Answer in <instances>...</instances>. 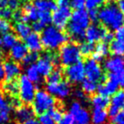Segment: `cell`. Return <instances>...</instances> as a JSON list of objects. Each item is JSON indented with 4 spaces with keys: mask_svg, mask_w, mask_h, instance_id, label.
Returning a JSON list of instances; mask_svg holds the SVG:
<instances>
[{
    "mask_svg": "<svg viewBox=\"0 0 124 124\" xmlns=\"http://www.w3.org/2000/svg\"><path fill=\"white\" fill-rule=\"evenodd\" d=\"M90 25V20L88 11L84 9L75 10L72 13L67 27L69 36L76 42H81L85 39V33Z\"/></svg>",
    "mask_w": 124,
    "mask_h": 124,
    "instance_id": "1",
    "label": "cell"
},
{
    "mask_svg": "<svg viewBox=\"0 0 124 124\" xmlns=\"http://www.w3.org/2000/svg\"><path fill=\"white\" fill-rule=\"evenodd\" d=\"M98 20L110 30L116 31L123 26V15L121 13L116 3H108L98 10Z\"/></svg>",
    "mask_w": 124,
    "mask_h": 124,
    "instance_id": "2",
    "label": "cell"
},
{
    "mask_svg": "<svg viewBox=\"0 0 124 124\" xmlns=\"http://www.w3.org/2000/svg\"><path fill=\"white\" fill-rule=\"evenodd\" d=\"M40 38L42 47L48 50L57 49L68 41V36L63 31L51 25L43 29Z\"/></svg>",
    "mask_w": 124,
    "mask_h": 124,
    "instance_id": "3",
    "label": "cell"
},
{
    "mask_svg": "<svg viewBox=\"0 0 124 124\" xmlns=\"http://www.w3.org/2000/svg\"><path fill=\"white\" fill-rule=\"evenodd\" d=\"M32 103V110L34 113L41 116L44 113H46L52 108L55 107L56 99L46 90L40 89L36 92Z\"/></svg>",
    "mask_w": 124,
    "mask_h": 124,
    "instance_id": "4",
    "label": "cell"
},
{
    "mask_svg": "<svg viewBox=\"0 0 124 124\" xmlns=\"http://www.w3.org/2000/svg\"><path fill=\"white\" fill-rule=\"evenodd\" d=\"M81 54L76 43H68L63 44L59 50L58 60L64 66H69L80 61Z\"/></svg>",
    "mask_w": 124,
    "mask_h": 124,
    "instance_id": "5",
    "label": "cell"
},
{
    "mask_svg": "<svg viewBox=\"0 0 124 124\" xmlns=\"http://www.w3.org/2000/svg\"><path fill=\"white\" fill-rule=\"evenodd\" d=\"M36 90L35 84L26 77L25 74L20 76L18 82V94L22 103L26 105L31 104L34 100Z\"/></svg>",
    "mask_w": 124,
    "mask_h": 124,
    "instance_id": "6",
    "label": "cell"
},
{
    "mask_svg": "<svg viewBox=\"0 0 124 124\" xmlns=\"http://www.w3.org/2000/svg\"><path fill=\"white\" fill-rule=\"evenodd\" d=\"M58 61V58L51 53H45L39 57L36 63V66L41 77H46L52 71L54 66Z\"/></svg>",
    "mask_w": 124,
    "mask_h": 124,
    "instance_id": "7",
    "label": "cell"
},
{
    "mask_svg": "<svg viewBox=\"0 0 124 124\" xmlns=\"http://www.w3.org/2000/svg\"><path fill=\"white\" fill-rule=\"evenodd\" d=\"M84 65H85V76L87 77V79L96 83L104 80V71L102 69V66L98 61L92 58L88 59L85 61V64Z\"/></svg>",
    "mask_w": 124,
    "mask_h": 124,
    "instance_id": "8",
    "label": "cell"
},
{
    "mask_svg": "<svg viewBox=\"0 0 124 124\" xmlns=\"http://www.w3.org/2000/svg\"><path fill=\"white\" fill-rule=\"evenodd\" d=\"M72 11L70 6L57 7L52 15V22L53 26L57 28L62 30L67 27L69 21L70 20Z\"/></svg>",
    "mask_w": 124,
    "mask_h": 124,
    "instance_id": "9",
    "label": "cell"
},
{
    "mask_svg": "<svg viewBox=\"0 0 124 124\" xmlns=\"http://www.w3.org/2000/svg\"><path fill=\"white\" fill-rule=\"evenodd\" d=\"M46 92L53 98L64 99L71 94V86L68 82L61 81L57 83H48L46 85Z\"/></svg>",
    "mask_w": 124,
    "mask_h": 124,
    "instance_id": "10",
    "label": "cell"
},
{
    "mask_svg": "<svg viewBox=\"0 0 124 124\" xmlns=\"http://www.w3.org/2000/svg\"><path fill=\"white\" fill-rule=\"evenodd\" d=\"M65 76L70 83L77 84L82 83L85 79V65L83 62L78 61L75 64L68 66L65 71Z\"/></svg>",
    "mask_w": 124,
    "mask_h": 124,
    "instance_id": "11",
    "label": "cell"
},
{
    "mask_svg": "<svg viewBox=\"0 0 124 124\" xmlns=\"http://www.w3.org/2000/svg\"><path fill=\"white\" fill-rule=\"evenodd\" d=\"M118 88H119V85L115 76H113V74H110L106 81L97 86L96 91H98L100 95L109 97V96H112L116 93L118 90Z\"/></svg>",
    "mask_w": 124,
    "mask_h": 124,
    "instance_id": "12",
    "label": "cell"
},
{
    "mask_svg": "<svg viewBox=\"0 0 124 124\" xmlns=\"http://www.w3.org/2000/svg\"><path fill=\"white\" fill-rule=\"evenodd\" d=\"M124 108V89L117 90L112 95L109 105L108 116L111 118L114 117L119 111H123Z\"/></svg>",
    "mask_w": 124,
    "mask_h": 124,
    "instance_id": "13",
    "label": "cell"
},
{
    "mask_svg": "<svg viewBox=\"0 0 124 124\" xmlns=\"http://www.w3.org/2000/svg\"><path fill=\"white\" fill-rule=\"evenodd\" d=\"M104 68L110 74H116L124 70V57L112 55L104 62Z\"/></svg>",
    "mask_w": 124,
    "mask_h": 124,
    "instance_id": "14",
    "label": "cell"
},
{
    "mask_svg": "<svg viewBox=\"0 0 124 124\" xmlns=\"http://www.w3.org/2000/svg\"><path fill=\"white\" fill-rule=\"evenodd\" d=\"M106 30L101 26L97 24H92L88 27L85 33V38L87 40V42L91 44L99 42L100 40H102V38L104 36Z\"/></svg>",
    "mask_w": 124,
    "mask_h": 124,
    "instance_id": "15",
    "label": "cell"
},
{
    "mask_svg": "<svg viewBox=\"0 0 124 124\" xmlns=\"http://www.w3.org/2000/svg\"><path fill=\"white\" fill-rule=\"evenodd\" d=\"M5 72V80L7 83L13 82L15 78L20 76L21 72V67L17 62L13 60H8L3 64Z\"/></svg>",
    "mask_w": 124,
    "mask_h": 124,
    "instance_id": "16",
    "label": "cell"
},
{
    "mask_svg": "<svg viewBox=\"0 0 124 124\" xmlns=\"http://www.w3.org/2000/svg\"><path fill=\"white\" fill-rule=\"evenodd\" d=\"M25 43L28 50H31V52H38L42 50V44H41V38L38 33L31 32L27 38H25Z\"/></svg>",
    "mask_w": 124,
    "mask_h": 124,
    "instance_id": "17",
    "label": "cell"
},
{
    "mask_svg": "<svg viewBox=\"0 0 124 124\" xmlns=\"http://www.w3.org/2000/svg\"><path fill=\"white\" fill-rule=\"evenodd\" d=\"M28 49L25 45V43L17 42L11 48H10L9 56L13 60V61H22L25 56L27 55Z\"/></svg>",
    "mask_w": 124,
    "mask_h": 124,
    "instance_id": "18",
    "label": "cell"
},
{
    "mask_svg": "<svg viewBox=\"0 0 124 124\" xmlns=\"http://www.w3.org/2000/svg\"><path fill=\"white\" fill-rule=\"evenodd\" d=\"M35 113L32 110V107L30 105H20L17 108L15 111V118L19 123L22 124L25 123L26 121L30 119H32Z\"/></svg>",
    "mask_w": 124,
    "mask_h": 124,
    "instance_id": "19",
    "label": "cell"
},
{
    "mask_svg": "<svg viewBox=\"0 0 124 124\" xmlns=\"http://www.w3.org/2000/svg\"><path fill=\"white\" fill-rule=\"evenodd\" d=\"M23 18L21 22L27 23L29 21H37L38 16H39V11L35 8V6L32 3H27L24 5L23 8Z\"/></svg>",
    "mask_w": 124,
    "mask_h": 124,
    "instance_id": "20",
    "label": "cell"
},
{
    "mask_svg": "<svg viewBox=\"0 0 124 124\" xmlns=\"http://www.w3.org/2000/svg\"><path fill=\"white\" fill-rule=\"evenodd\" d=\"M25 76L31 82H32L35 84L36 88H39L42 83V77L39 74L37 71V68L36 66V64L31 65L27 66L25 70Z\"/></svg>",
    "mask_w": 124,
    "mask_h": 124,
    "instance_id": "21",
    "label": "cell"
},
{
    "mask_svg": "<svg viewBox=\"0 0 124 124\" xmlns=\"http://www.w3.org/2000/svg\"><path fill=\"white\" fill-rule=\"evenodd\" d=\"M11 106L0 93V124L5 123L9 120Z\"/></svg>",
    "mask_w": 124,
    "mask_h": 124,
    "instance_id": "22",
    "label": "cell"
},
{
    "mask_svg": "<svg viewBox=\"0 0 124 124\" xmlns=\"http://www.w3.org/2000/svg\"><path fill=\"white\" fill-rule=\"evenodd\" d=\"M33 5L39 12L54 11L57 7L54 0H35Z\"/></svg>",
    "mask_w": 124,
    "mask_h": 124,
    "instance_id": "23",
    "label": "cell"
},
{
    "mask_svg": "<svg viewBox=\"0 0 124 124\" xmlns=\"http://www.w3.org/2000/svg\"><path fill=\"white\" fill-rule=\"evenodd\" d=\"M110 52L109 47L105 43H97L96 46L94 48L93 52V58L96 61H101L103 60L108 55Z\"/></svg>",
    "mask_w": 124,
    "mask_h": 124,
    "instance_id": "24",
    "label": "cell"
},
{
    "mask_svg": "<svg viewBox=\"0 0 124 124\" xmlns=\"http://www.w3.org/2000/svg\"><path fill=\"white\" fill-rule=\"evenodd\" d=\"M91 122L93 124H106L108 121V113L106 110L94 109L90 114Z\"/></svg>",
    "mask_w": 124,
    "mask_h": 124,
    "instance_id": "25",
    "label": "cell"
},
{
    "mask_svg": "<svg viewBox=\"0 0 124 124\" xmlns=\"http://www.w3.org/2000/svg\"><path fill=\"white\" fill-rule=\"evenodd\" d=\"M75 124H90L91 123L90 113L85 108L81 107L73 115Z\"/></svg>",
    "mask_w": 124,
    "mask_h": 124,
    "instance_id": "26",
    "label": "cell"
},
{
    "mask_svg": "<svg viewBox=\"0 0 124 124\" xmlns=\"http://www.w3.org/2000/svg\"><path fill=\"white\" fill-rule=\"evenodd\" d=\"M31 27L28 23L24 22H16L15 25V31L17 36L20 37L22 39H25L31 33Z\"/></svg>",
    "mask_w": 124,
    "mask_h": 124,
    "instance_id": "27",
    "label": "cell"
},
{
    "mask_svg": "<svg viewBox=\"0 0 124 124\" xmlns=\"http://www.w3.org/2000/svg\"><path fill=\"white\" fill-rule=\"evenodd\" d=\"M91 105H93L94 109L106 110V108L110 105V99L108 97L97 94L91 98Z\"/></svg>",
    "mask_w": 124,
    "mask_h": 124,
    "instance_id": "28",
    "label": "cell"
},
{
    "mask_svg": "<svg viewBox=\"0 0 124 124\" xmlns=\"http://www.w3.org/2000/svg\"><path fill=\"white\" fill-rule=\"evenodd\" d=\"M2 48L4 49H10L18 42L17 37L14 33L8 32L2 35Z\"/></svg>",
    "mask_w": 124,
    "mask_h": 124,
    "instance_id": "29",
    "label": "cell"
},
{
    "mask_svg": "<svg viewBox=\"0 0 124 124\" xmlns=\"http://www.w3.org/2000/svg\"><path fill=\"white\" fill-rule=\"evenodd\" d=\"M109 49L114 55L123 56L124 55V42L117 41V40H116V39L113 40L111 43Z\"/></svg>",
    "mask_w": 124,
    "mask_h": 124,
    "instance_id": "30",
    "label": "cell"
},
{
    "mask_svg": "<svg viewBox=\"0 0 124 124\" xmlns=\"http://www.w3.org/2000/svg\"><path fill=\"white\" fill-rule=\"evenodd\" d=\"M97 83L89 79H85L81 83V89L84 94H92L97 90Z\"/></svg>",
    "mask_w": 124,
    "mask_h": 124,
    "instance_id": "31",
    "label": "cell"
},
{
    "mask_svg": "<svg viewBox=\"0 0 124 124\" xmlns=\"http://www.w3.org/2000/svg\"><path fill=\"white\" fill-rule=\"evenodd\" d=\"M62 71L60 69L57 68L55 70H52V71L46 76L48 83H57L62 81Z\"/></svg>",
    "mask_w": 124,
    "mask_h": 124,
    "instance_id": "32",
    "label": "cell"
},
{
    "mask_svg": "<svg viewBox=\"0 0 124 124\" xmlns=\"http://www.w3.org/2000/svg\"><path fill=\"white\" fill-rule=\"evenodd\" d=\"M39 59V54L36 52H28L27 55L25 56V58L22 60L23 65L25 66H29L31 65L36 64V61Z\"/></svg>",
    "mask_w": 124,
    "mask_h": 124,
    "instance_id": "33",
    "label": "cell"
},
{
    "mask_svg": "<svg viewBox=\"0 0 124 124\" xmlns=\"http://www.w3.org/2000/svg\"><path fill=\"white\" fill-rule=\"evenodd\" d=\"M79 51L81 55L84 56H90V55H92L94 52V45L91 43H88V42H85V43H82L81 45L79 47Z\"/></svg>",
    "mask_w": 124,
    "mask_h": 124,
    "instance_id": "34",
    "label": "cell"
},
{
    "mask_svg": "<svg viewBox=\"0 0 124 124\" xmlns=\"http://www.w3.org/2000/svg\"><path fill=\"white\" fill-rule=\"evenodd\" d=\"M37 21H39L45 27L49 26L52 23V15H51V12H39V16H38Z\"/></svg>",
    "mask_w": 124,
    "mask_h": 124,
    "instance_id": "35",
    "label": "cell"
},
{
    "mask_svg": "<svg viewBox=\"0 0 124 124\" xmlns=\"http://www.w3.org/2000/svg\"><path fill=\"white\" fill-rule=\"evenodd\" d=\"M107 0H85V6L87 10H97L99 7L102 6Z\"/></svg>",
    "mask_w": 124,
    "mask_h": 124,
    "instance_id": "36",
    "label": "cell"
},
{
    "mask_svg": "<svg viewBox=\"0 0 124 124\" xmlns=\"http://www.w3.org/2000/svg\"><path fill=\"white\" fill-rule=\"evenodd\" d=\"M47 112H48L47 114L51 116V118L57 123L60 122V120L62 119V116H63L62 111L59 110L58 108H56V107L52 108V109L49 110Z\"/></svg>",
    "mask_w": 124,
    "mask_h": 124,
    "instance_id": "37",
    "label": "cell"
},
{
    "mask_svg": "<svg viewBox=\"0 0 124 124\" xmlns=\"http://www.w3.org/2000/svg\"><path fill=\"white\" fill-rule=\"evenodd\" d=\"M4 89L12 95L18 94V83L15 82H9L4 86Z\"/></svg>",
    "mask_w": 124,
    "mask_h": 124,
    "instance_id": "38",
    "label": "cell"
},
{
    "mask_svg": "<svg viewBox=\"0 0 124 124\" xmlns=\"http://www.w3.org/2000/svg\"><path fill=\"white\" fill-rule=\"evenodd\" d=\"M11 30V25L7 20L0 18V35L9 32Z\"/></svg>",
    "mask_w": 124,
    "mask_h": 124,
    "instance_id": "39",
    "label": "cell"
},
{
    "mask_svg": "<svg viewBox=\"0 0 124 124\" xmlns=\"http://www.w3.org/2000/svg\"><path fill=\"white\" fill-rule=\"evenodd\" d=\"M38 122H39L40 124H57L51 118V116L47 113H44V114L41 115L39 116V121Z\"/></svg>",
    "mask_w": 124,
    "mask_h": 124,
    "instance_id": "40",
    "label": "cell"
},
{
    "mask_svg": "<svg viewBox=\"0 0 124 124\" xmlns=\"http://www.w3.org/2000/svg\"><path fill=\"white\" fill-rule=\"evenodd\" d=\"M59 124H75L74 118L70 113H66L63 114L62 119L58 123Z\"/></svg>",
    "mask_w": 124,
    "mask_h": 124,
    "instance_id": "41",
    "label": "cell"
},
{
    "mask_svg": "<svg viewBox=\"0 0 124 124\" xmlns=\"http://www.w3.org/2000/svg\"><path fill=\"white\" fill-rule=\"evenodd\" d=\"M113 124H124V110L119 111L114 117H112Z\"/></svg>",
    "mask_w": 124,
    "mask_h": 124,
    "instance_id": "42",
    "label": "cell"
},
{
    "mask_svg": "<svg viewBox=\"0 0 124 124\" xmlns=\"http://www.w3.org/2000/svg\"><path fill=\"white\" fill-rule=\"evenodd\" d=\"M114 38L117 41L124 42V26H122L119 28H117L115 31Z\"/></svg>",
    "mask_w": 124,
    "mask_h": 124,
    "instance_id": "43",
    "label": "cell"
},
{
    "mask_svg": "<svg viewBox=\"0 0 124 124\" xmlns=\"http://www.w3.org/2000/svg\"><path fill=\"white\" fill-rule=\"evenodd\" d=\"M81 107H82V105L79 101H74V102L71 103V105H69V113L73 116V115H74L76 111H78Z\"/></svg>",
    "mask_w": 124,
    "mask_h": 124,
    "instance_id": "44",
    "label": "cell"
},
{
    "mask_svg": "<svg viewBox=\"0 0 124 124\" xmlns=\"http://www.w3.org/2000/svg\"><path fill=\"white\" fill-rule=\"evenodd\" d=\"M113 76H115L116 80L117 81L118 85L121 86L122 88L124 89V70L123 71L119 73H116V74H113Z\"/></svg>",
    "mask_w": 124,
    "mask_h": 124,
    "instance_id": "45",
    "label": "cell"
},
{
    "mask_svg": "<svg viewBox=\"0 0 124 124\" xmlns=\"http://www.w3.org/2000/svg\"><path fill=\"white\" fill-rule=\"evenodd\" d=\"M113 39H114V34H113L112 32H111V31H106V32H105L104 36H103V38H102L103 43H106V44L109 43H111V42L113 41Z\"/></svg>",
    "mask_w": 124,
    "mask_h": 124,
    "instance_id": "46",
    "label": "cell"
},
{
    "mask_svg": "<svg viewBox=\"0 0 124 124\" xmlns=\"http://www.w3.org/2000/svg\"><path fill=\"white\" fill-rule=\"evenodd\" d=\"M20 5V2L19 0H9L8 3V9H9L10 10H19V7Z\"/></svg>",
    "mask_w": 124,
    "mask_h": 124,
    "instance_id": "47",
    "label": "cell"
},
{
    "mask_svg": "<svg viewBox=\"0 0 124 124\" xmlns=\"http://www.w3.org/2000/svg\"><path fill=\"white\" fill-rule=\"evenodd\" d=\"M12 18L15 22H21L22 18H23V11L20 10H15L12 15Z\"/></svg>",
    "mask_w": 124,
    "mask_h": 124,
    "instance_id": "48",
    "label": "cell"
},
{
    "mask_svg": "<svg viewBox=\"0 0 124 124\" xmlns=\"http://www.w3.org/2000/svg\"><path fill=\"white\" fill-rule=\"evenodd\" d=\"M85 0H71L70 4L76 10H79L85 6Z\"/></svg>",
    "mask_w": 124,
    "mask_h": 124,
    "instance_id": "49",
    "label": "cell"
},
{
    "mask_svg": "<svg viewBox=\"0 0 124 124\" xmlns=\"http://www.w3.org/2000/svg\"><path fill=\"white\" fill-rule=\"evenodd\" d=\"M31 30L34 31L35 33H38L40 31H42L43 29L45 28V27L43 25H41L39 21H35L33 22L32 26H31Z\"/></svg>",
    "mask_w": 124,
    "mask_h": 124,
    "instance_id": "50",
    "label": "cell"
},
{
    "mask_svg": "<svg viewBox=\"0 0 124 124\" xmlns=\"http://www.w3.org/2000/svg\"><path fill=\"white\" fill-rule=\"evenodd\" d=\"M89 17H90V21H97L98 20V10H91L88 12Z\"/></svg>",
    "mask_w": 124,
    "mask_h": 124,
    "instance_id": "51",
    "label": "cell"
},
{
    "mask_svg": "<svg viewBox=\"0 0 124 124\" xmlns=\"http://www.w3.org/2000/svg\"><path fill=\"white\" fill-rule=\"evenodd\" d=\"M12 15H13V11L10 10L9 9L5 8L3 9V15H2V19L4 20H9L10 18H12Z\"/></svg>",
    "mask_w": 124,
    "mask_h": 124,
    "instance_id": "52",
    "label": "cell"
},
{
    "mask_svg": "<svg viewBox=\"0 0 124 124\" xmlns=\"http://www.w3.org/2000/svg\"><path fill=\"white\" fill-rule=\"evenodd\" d=\"M71 0H57V7H65V6H70Z\"/></svg>",
    "mask_w": 124,
    "mask_h": 124,
    "instance_id": "53",
    "label": "cell"
},
{
    "mask_svg": "<svg viewBox=\"0 0 124 124\" xmlns=\"http://www.w3.org/2000/svg\"><path fill=\"white\" fill-rule=\"evenodd\" d=\"M74 95V97L76 98V99H81V100H82V99H85V94L83 93V91H82V90H78V89L75 90Z\"/></svg>",
    "mask_w": 124,
    "mask_h": 124,
    "instance_id": "54",
    "label": "cell"
},
{
    "mask_svg": "<svg viewBox=\"0 0 124 124\" xmlns=\"http://www.w3.org/2000/svg\"><path fill=\"white\" fill-rule=\"evenodd\" d=\"M116 5L118 8V10L121 11V13L124 15V0H117V3Z\"/></svg>",
    "mask_w": 124,
    "mask_h": 124,
    "instance_id": "55",
    "label": "cell"
},
{
    "mask_svg": "<svg viewBox=\"0 0 124 124\" xmlns=\"http://www.w3.org/2000/svg\"><path fill=\"white\" fill-rule=\"evenodd\" d=\"M3 80H5L4 68H3V64L0 63V82H3Z\"/></svg>",
    "mask_w": 124,
    "mask_h": 124,
    "instance_id": "56",
    "label": "cell"
},
{
    "mask_svg": "<svg viewBox=\"0 0 124 124\" xmlns=\"http://www.w3.org/2000/svg\"><path fill=\"white\" fill-rule=\"evenodd\" d=\"M9 0H0V9H5L8 6V3Z\"/></svg>",
    "mask_w": 124,
    "mask_h": 124,
    "instance_id": "57",
    "label": "cell"
},
{
    "mask_svg": "<svg viewBox=\"0 0 124 124\" xmlns=\"http://www.w3.org/2000/svg\"><path fill=\"white\" fill-rule=\"evenodd\" d=\"M22 124H40V123H39V122H38L36 119H34V118H32V119L28 120V121H26L25 123H22Z\"/></svg>",
    "mask_w": 124,
    "mask_h": 124,
    "instance_id": "58",
    "label": "cell"
},
{
    "mask_svg": "<svg viewBox=\"0 0 124 124\" xmlns=\"http://www.w3.org/2000/svg\"><path fill=\"white\" fill-rule=\"evenodd\" d=\"M2 15H3V9H0V18H2Z\"/></svg>",
    "mask_w": 124,
    "mask_h": 124,
    "instance_id": "59",
    "label": "cell"
},
{
    "mask_svg": "<svg viewBox=\"0 0 124 124\" xmlns=\"http://www.w3.org/2000/svg\"><path fill=\"white\" fill-rule=\"evenodd\" d=\"M2 46V37L1 35H0V47Z\"/></svg>",
    "mask_w": 124,
    "mask_h": 124,
    "instance_id": "60",
    "label": "cell"
},
{
    "mask_svg": "<svg viewBox=\"0 0 124 124\" xmlns=\"http://www.w3.org/2000/svg\"><path fill=\"white\" fill-rule=\"evenodd\" d=\"M2 54V50H1V47H0V55Z\"/></svg>",
    "mask_w": 124,
    "mask_h": 124,
    "instance_id": "61",
    "label": "cell"
},
{
    "mask_svg": "<svg viewBox=\"0 0 124 124\" xmlns=\"http://www.w3.org/2000/svg\"><path fill=\"white\" fill-rule=\"evenodd\" d=\"M19 1H27V0H19Z\"/></svg>",
    "mask_w": 124,
    "mask_h": 124,
    "instance_id": "62",
    "label": "cell"
},
{
    "mask_svg": "<svg viewBox=\"0 0 124 124\" xmlns=\"http://www.w3.org/2000/svg\"><path fill=\"white\" fill-rule=\"evenodd\" d=\"M123 19H124V15H123Z\"/></svg>",
    "mask_w": 124,
    "mask_h": 124,
    "instance_id": "63",
    "label": "cell"
}]
</instances>
